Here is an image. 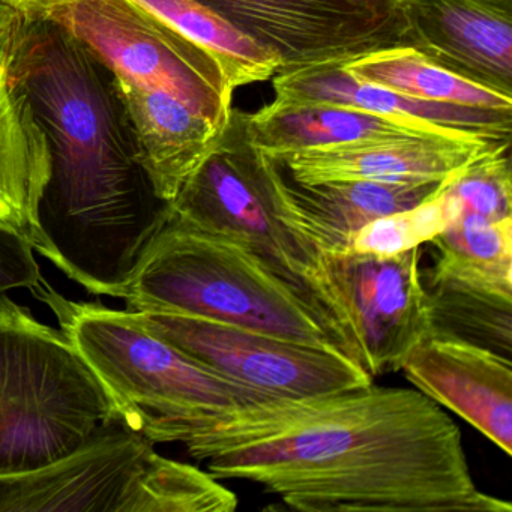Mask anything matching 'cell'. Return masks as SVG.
I'll use <instances>...</instances> for the list:
<instances>
[{
	"instance_id": "1",
	"label": "cell",
	"mask_w": 512,
	"mask_h": 512,
	"mask_svg": "<svg viewBox=\"0 0 512 512\" xmlns=\"http://www.w3.org/2000/svg\"><path fill=\"white\" fill-rule=\"evenodd\" d=\"M179 445L217 479L302 512H511L476 487L460 428L418 389L374 383L197 419Z\"/></svg>"
},
{
	"instance_id": "2",
	"label": "cell",
	"mask_w": 512,
	"mask_h": 512,
	"mask_svg": "<svg viewBox=\"0 0 512 512\" xmlns=\"http://www.w3.org/2000/svg\"><path fill=\"white\" fill-rule=\"evenodd\" d=\"M10 70L52 151L37 251L92 295L122 299L172 206L140 167L115 77L52 20L25 22Z\"/></svg>"
},
{
	"instance_id": "3",
	"label": "cell",
	"mask_w": 512,
	"mask_h": 512,
	"mask_svg": "<svg viewBox=\"0 0 512 512\" xmlns=\"http://www.w3.org/2000/svg\"><path fill=\"white\" fill-rule=\"evenodd\" d=\"M122 299L130 311L232 323L341 353L362 367L358 346L322 299L272 271L238 242L194 229L172 211Z\"/></svg>"
},
{
	"instance_id": "4",
	"label": "cell",
	"mask_w": 512,
	"mask_h": 512,
	"mask_svg": "<svg viewBox=\"0 0 512 512\" xmlns=\"http://www.w3.org/2000/svg\"><path fill=\"white\" fill-rule=\"evenodd\" d=\"M32 292L58 317L122 424L154 443H179L197 419L233 407L275 400L197 364L149 332L130 310L74 302L46 280Z\"/></svg>"
},
{
	"instance_id": "5",
	"label": "cell",
	"mask_w": 512,
	"mask_h": 512,
	"mask_svg": "<svg viewBox=\"0 0 512 512\" xmlns=\"http://www.w3.org/2000/svg\"><path fill=\"white\" fill-rule=\"evenodd\" d=\"M220 479L155 451L122 424H107L55 463L0 476V512H232Z\"/></svg>"
},
{
	"instance_id": "6",
	"label": "cell",
	"mask_w": 512,
	"mask_h": 512,
	"mask_svg": "<svg viewBox=\"0 0 512 512\" xmlns=\"http://www.w3.org/2000/svg\"><path fill=\"white\" fill-rule=\"evenodd\" d=\"M268 167V155L248 136L247 113L233 109L217 148L170 203L173 215L194 229L238 242L272 271L322 299L355 341L323 281L322 251L278 214Z\"/></svg>"
},
{
	"instance_id": "7",
	"label": "cell",
	"mask_w": 512,
	"mask_h": 512,
	"mask_svg": "<svg viewBox=\"0 0 512 512\" xmlns=\"http://www.w3.org/2000/svg\"><path fill=\"white\" fill-rule=\"evenodd\" d=\"M115 419L106 389L73 343L35 320L0 403V476L55 463Z\"/></svg>"
},
{
	"instance_id": "8",
	"label": "cell",
	"mask_w": 512,
	"mask_h": 512,
	"mask_svg": "<svg viewBox=\"0 0 512 512\" xmlns=\"http://www.w3.org/2000/svg\"><path fill=\"white\" fill-rule=\"evenodd\" d=\"M47 20L118 82L167 92L218 128L229 124L235 89L217 59L134 0H80Z\"/></svg>"
},
{
	"instance_id": "9",
	"label": "cell",
	"mask_w": 512,
	"mask_h": 512,
	"mask_svg": "<svg viewBox=\"0 0 512 512\" xmlns=\"http://www.w3.org/2000/svg\"><path fill=\"white\" fill-rule=\"evenodd\" d=\"M131 313L197 364L269 397H317L373 383L358 362L331 350L187 314Z\"/></svg>"
},
{
	"instance_id": "10",
	"label": "cell",
	"mask_w": 512,
	"mask_h": 512,
	"mask_svg": "<svg viewBox=\"0 0 512 512\" xmlns=\"http://www.w3.org/2000/svg\"><path fill=\"white\" fill-rule=\"evenodd\" d=\"M200 2L277 53L278 73L346 64L367 53L406 46V19L398 0Z\"/></svg>"
},
{
	"instance_id": "11",
	"label": "cell",
	"mask_w": 512,
	"mask_h": 512,
	"mask_svg": "<svg viewBox=\"0 0 512 512\" xmlns=\"http://www.w3.org/2000/svg\"><path fill=\"white\" fill-rule=\"evenodd\" d=\"M421 256V247L394 256L323 254V281L373 379L401 370L413 347L434 329Z\"/></svg>"
},
{
	"instance_id": "12",
	"label": "cell",
	"mask_w": 512,
	"mask_h": 512,
	"mask_svg": "<svg viewBox=\"0 0 512 512\" xmlns=\"http://www.w3.org/2000/svg\"><path fill=\"white\" fill-rule=\"evenodd\" d=\"M401 370L421 394L512 454V365L508 356L433 329Z\"/></svg>"
},
{
	"instance_id": "13",
	"label": "cell",
	"mask_w": 512,
	"mask_h": 512,
	"mask_svg": "<svg viewBox=\"0 0 512 512\" xmlns=\"http://www.w3.org/2000/svg\"><path fill=\"white\" fill-rule=\"evenodd\" d=\"M406 46L512 97V0H404Z\"/></svg>"
},
{
	"instance_id": "14",
	"label": "cell",
	"mask_w": 512,
	"mask_h": 512,
	"mask_svg": "<svg viewBox=\"0 0 512 512\" xmlns=\"http://www.w3.org/2000/svg\"><path fill=\"white\" fill-rule=\"evenodd\" d=\"M269 188L280 217L323 254L352 250L356 233L377 218L406 211L433 197L443 184L332 181L305 185L287 179L269 158Z\"/></svg>"
},
{
	"instance_id": "15",
	"label": "cell",
	"mask_w": 512,
	"mask_h": 512,
	"mask_svg": "<svg viewBox=\"0 0 512 512\" xmlns=\"http://www.w3.org/2000/svg\"><path fill=\"white\" fill-rule=\"evenodd\" d=\"M511 142L404 139L335 149H307L269 157L289 179L313 185L332 181L443 184L482 152Z\"/></svg>"
},
{
	"instance_id": "16",
	"label": "cell",
	"mask_w": 512,
	"mask_h": 512,
	"mask_svg": "<svg viewBox=\"0 0 512 512\" xmlns=\"http://www.w3.org/2000/svg\"><path fill=\"white\" fill-rule=\"evenodd\" d=\"M247 128L251 143L268 157L307 149L347 148L404 139L494 142L463 131L373 115L350 107L280 100L256 113H247Z\"/></svg>"
},
{
	"instance_id": "17",
	"label": "cell",
	"mask_w": 512,
	"mask_h": 512,
	"mask_svg": "<svg viewBox=\"0 0 512 512\" xmlns=\"http://www.w3.org/2000/svg\"><path fill=\"white\" fill-rule=\"evenodd\" d=\"M271 80L275 100L286 103L350 107L373 115L463 131L494 142H511L512 110L473 109L416 100L356 79L344 70L343 64L278 73Z\"/></svg>"
},
{
	"instance_id": "18",
	"label": "cell",
	"mask_w": 512,
	"mask_h": 512,
	"mask_svg": "<svg viewBox=\"0 0 512 512\" xmlns=\"http://www.w3.org/2000/svg\"><path fill=\"white\" fill-rule=\"evenodd\" d=\"M115 82L140 167L155 194L172 203L217 148L224 130L167 92Z\"/></svg>"
},
{
	"instance_id": "19",
	"label": "cell",
	"mask_w": 512,
	"mask_h": 512,
	"mask_svg": "<svg viewBox=\"0 0 512 512\" xmlns=\"http://www.w3.org/2000/svg\"><path fill=\"white\" fill-rule=\"evenodd\" d=\"M11 56L0 59V221L37 250L38 206L52 175V151L31 101L11 76Z\"/></svg>"
},
{
	"instance_id": "20",
	"label": "cell",
	"mask_w": 512,
	"mask_h": 512,
	"mask_svg": "<svg viewBox=\"0 0 512 512\" xmlns=\"http://www.w3.org/2000/svg\"><path fill=\"white\" fill-rule=\"evenodd\" d=\"M431 283L512 301V218L461 217L437 233Z\"/></svg>"
},
{
	"instance_id": "21",
	"label": "cell",
	"mask_w": 512,
	"mask_h": 512,
	"mask_svg": "<svg viewBox=\"0 0 512 512\" xmlns=\"http://www.w3.org/2000/svg\"><path fill=\"white\" fill-rule=\"evenodd\" d=\"M356 79L428 103L511 112L512 97L476 85L425 58L412 47L367 53L343 64Z\"/></svg>"
},
{
	"instance_id": "22",
	"label": "cell",
	"mask_w": 512,
	"mask_h": 512,
	"mask_svg": "<svg viewBox=\"0 0 512 512\" xmlns=\"http://www.w3.org/2000/svg\"><path fill=\"white\" fill-rule=\"evenodd\" d=\"M211 53L233 89L268 82L280 71L277 53L239 31L200 0H134Z\"/></svg>"
},
{
	"instance_id": "23",
	"label": "cell",
	"mask_w": 512,
	"mask_h": 512,
	"mask_svg": "<svg viewBox=\"0 0 512 512\" xmlns=\"http://www.w3.org/2000/svg\"><path fill=\"white\" fill-rule=\"evenodd\" d=\"M509 148L511 143H506L482 152L442 185V193L457 209L458 218H512Z\"/></svg>"
},
{
	"instance_id": "24",
	"label": "cell",
	"mask_w": 512,
	"mask_h": 512,
	"mask_svg": "<svg viewBox=\"0 0 512 512\" xmlns=\"http://www.w3.org/2000/svg\"><path fill=\"white\" fill-rule=\"evenodd\" d=\"M458 218L457 209L446 199L442 187L430 199L406 211L377 218L362 227L352 242L356 253L394 256L428 244Z\"/></svg>"
},
{
	"instance_id": "25",
	"label": "cell",
	"mask_w": 512,
	"mask_h": 512,
	"mask_svg": "<svg viewBox=\"0 0 512 512\" xmlns=\"http://www.w3.org/2000/svg\"><path fill=\"white\" fill-rule=\"evenodd\" d=\"M433 310V325L454 323V329L476 332L488 343L511 352L512 301L473 292L461 287L431 283L428 292Z\"/></svg>"
},
{
	"instance_id": "26",
	"label": "cell",
	"mask_w": 512,
	"mask_h": 512,
	"mask_svg": "<svg viewBox=\"0 0 512 512\" xmlns=\"http://www.w3.org/2000/svg\"><path fill=\"white\" fill-rule=\"evenodd\" d=\"M40 265L31 242L0 221V295L8 290H34L41 283Z\"/></svg>"
},
{
	"instance_id": "27",
	"label": "cell",
	"mask_w": 512,
	"mask_h": 512,
	"mask_svg": "<svg viewBox=\"0 0 512 512\" xmlns=\"http://www.w3.org/2000/svg\"><path fill=\"white\" fill-rule=\"evenodd\" d=\"M31 311L0 295V374L13 358L20 338L32 319Z\"/></svg>"
},
{
	"instance_id": "28",
	"label": "cell",
	"mask_w": 512,
	"mask_h": 512,
	"mask_svg": "<svg viewBox=\"0 0 512 512\" xmlns=\"http://www.w3.org/2000/svg\"><path fill=\"white\" fill-rule=\"evenodd\" d=\"M0 2L17 11L25 22H40V20L49 19L59 8L76 4L80 0H0Z\"/></svg>"
},
{
	"instance_id": "29",
	"label": "cell",
	"mask_w": 512,
	"mask_h": 512,
	"mask_svg": "<svg viewBox=\"0 0 512 512\" xmlns=\"http://www.w3.org/2000/svg\"><path fill=\"white\" fill-rule=\"evenodd\" d=\"M25 19L0 2V59L10 58L16 49Z\"/></svg>"
},
{
	"instance_id": "30",
	"label": "cell",
	"mask_w": 512,
	"mask_h": 512,
	"mask_svg": "<svg viewBox=\"0 0 512 512\" xmlns=\"http://www.w3.org/2000/svg\"><path fill=\"white\" fill-rule=\"evenodd\" d=\"M398 2H404V0H398Z\"/></svg>"
}]
</instances>
